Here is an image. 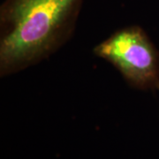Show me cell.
I'll return each instance as SVG.
<instances>
[{
  "label": "cell",
  "instance_id": "1",
  "mask_svg": "<svg viewBox=\"0 0 159 159\" xmlns=\"http://www.w3.org/2000/svg\"><path fill=\"white\" fill-rule=\"evenodd\" d=\"M84 0H4L0 6V75L42 62L68 41Z\"/></svg>",
  "mask_w": 159,
  "mask_h": 159
},
{
  "label": "cell",
  "instance_id": "2",
  "mask_svg": "<svg viewBox=\"0 0 159 159\" xmlns=\"http://www.w3.org/2000/svg\"><path fill=\"white\" fill-rule=\"evenodd\" d=\"M97 57L108 61L133 88L159 89V54L139 26L115 31L94 48Z\"/></svg>",
  "mask_w": 159,
  "mask_h": 159
}]
</instances>
